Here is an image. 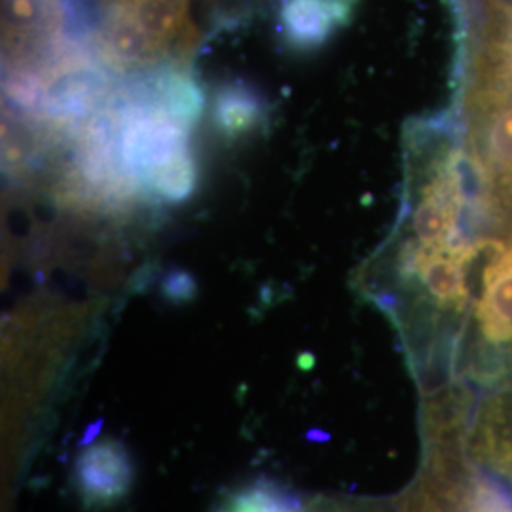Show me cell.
<instances>
[{"instance_id":"1","label":"cell","mask_w":512,"mask_h":512,"mask_svg":"<svg viewBox=\"0 0 512 512\" xmlns=\"http://www.w3.org/2000/svg\"><path fill=\"white\" fill-rule=\"evenodd\" d=\"M279 6L285 40L294 48L310 50L349 23L357 0H281Z\"/></svg>"},{"instance_id":"2","label":"cell","mask_w":512,"mask_h":512,"mask_svg":"<svg viewBox=\"0 0 512 512\" xmlns=\"http://www.w3.org/2000/svg\"><path fill=\"white\" fill-rule=\"evenodd\" d=\"M76 482L82 495L97 505L124 497L131 484L126 448L116 440H101L86 448L76 463Z\"/></svg>"},{"instance_id":"3","label":"cell","mask_w":512,"mask_h":512,"mask_svg":"<svg viewBox=\"0 0 512 512\" xmlns=\"http://www.w3.org/2000/svg\"><path fill=\"white\" fill-rule=\"evenodd\" d=\"M219 512H300L296 497L272 482H256L232 495Z\"/></svg>"},{"instance_id":"4","label":"cell","mask_w":512,"mask_h":512,"mask_svg":"<svg viewBox=\"0 0 512 512\" xmlns=\"http://www.w3.org/2000/svg\"><path fill=\"white\" fill-rule=\"evenodd\" d=\"M256 112V103L245 90H228L219 97L220 126L228 131L251 128Z\"/></svg>"}]
</instances>
